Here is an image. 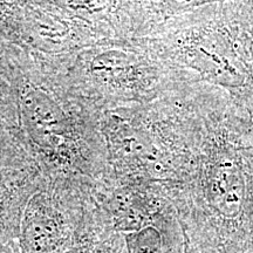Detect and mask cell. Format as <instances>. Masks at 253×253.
<instances>
[{
	"mask_svg": "<svg viewBox=\"0 0 253 253\" xmlns=\"http://www.w3.org/2000/svg\"><path fill=\"white\" fill-rule=\"evenodd\" d=\"M208 196L214 210L221 216H238L243 207L244 183L236 163L223 160L212 168L209 177Z\"/></svg>",
	"mask_w": 253,
	"mask_h": 253,
	"instance_id": "cell-1",
	"label": "cell"
},
{
	"mask_svg": "<svg viewBox=\"0 0 253 253\" xmlns=\"http://www.w3.org/2000/svg\"><path fill=\"white\" fill-rule=\"evenodd\" d=\"M60 231L54 220L47 217L28 218L24 224L23 242L28 253H47L55 249Z\"/></svg>",
	"mask_w": 253,
	"mask_h": 253,
	"instance_id": "cell-2",
	"label": "cell"
},
{
	"mask_svg": "<svg viewBox=\"0 0 253 253\" xmlns=\"http://www.w3.org/2000/svg\"><path fill=\"white\" fill-rule=\"evenodd\" d=\"M129 253H162V237L155 227L147 226L126 235Z\"/></svg>",
	"mask_w": 253,
	"mask_h": 253,
	"instance_id": "cell-3",
	"label": "cell"
},
{
	"mask_svg": "<svg viewBox=\"0 0 253 253\" xmlns=\"http://www.w3.org/2000/svg\"><path fill=\"white\" fill-rule=\"evenodd\" d=\"M188 252V244H185V251H184V253H186Z\"/></svg>",
	"mask_w": 253,
	"mask_h": 253,
	"instance_id": "cell-4",
	"label": "cell"
}]
</instances>
